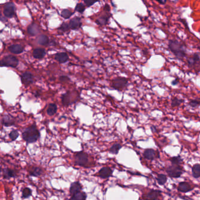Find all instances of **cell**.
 Masks as SVG:
<instances>
[{"label":"cell","mask_w":200,"mask_h":200,"mask_svg":"<svg viewBox=\"0 0 200 200\" xmlns=\"http://www.w3.org/2000/svg\"><path fill=\"white\" fill-rule=\"evenodd\" d=\"M168 48L179 60H183L187 56V47L184 42L175 39L170 40L168 43Z\"/></svg>","instance_id":"1"},{"label":"cell","mask_w":200,"mask_h":200,"mask_svg":"<svg viewBox=\"0 0 200 200\" xmlns=\"http://www.w3.org/2000/svg\"><path fill=\"white\" fill-rule=\"evenodd\" d=\"M22 137L27 143H33L40 139V132L35 125H32L24 130Z\"/></svg>","instance_id":"2"},{"label":"cell","mask_w":200,"mask_h":200,"mask_svg":"<svg viewBox=\"0 0 200 200\" xmlns=\"http://www.w3.org/2000/svg\"><path fill=\"white\" fill-rule=\"evenodd\" d=\"M61 99L62 104L65 106H68L78 101L79 95L76 90L68 91L62 95Z\"/></svg>","instance_id":"3"},{"label":"cell","mask_w":200,"mask_h":200,"mask_svg":"<svg viewBox=\"0 0 200 200\" xmlns=\"http://www.w3.org/2000/svg\"><path fill=\"white\" fill-rule=\"evenodd\" d=\"M168 176L172 178H179L183 173V170L180 165H173L169 166L166 169Z\"/></svg>","instance_id":"4"},{"label":"cell","mask_w":200,"mask_h":200,"mask_svg":"<svg viewBox=\"0 0 200 200\" xmlns=\"http://www.w3.org/2000/svg\"><path fill=\"white\" fill-rule=\"evenodd\" d=\"M19 63L18 60L12 55H8L1 60L0 64L1 66H7V67H12L15 68L18 66Z\"/></svg>","instance_id":"5"},{"label":"cell","mask_w":200,"mask_h":200,"mask_svg":"<svg viewBox=\"0 0 200 200\" xmlns=\"http://www.w3.org/2000/svg\"><path fill=\"white\" fill-rule=\"evenodd\" d=\"M74 159L75 164L79 166H85L88 162L89 156L86 153L80 151L75 154Z\"/></svg>","instance_id":"6"},{"label":"cell","mask_w":200,"mask_h":200,"mask_svg":"<svg viewBox=\"0 0 200 200\" xmlns=\"http://www.w3.org/2000/svg\"><path fill=\"white\" fill-rule=\"evenodd\" d=\"M128 85V79L126 78L119 77L112 80L111 86L115 89L119 90H124Z\"/></svg>","instance_id":"7"},{"label":"cell","mask_w":200,"mask_h":200,"mask_svg":"<svg viewBox=\"0 0 200 200\" xmlns=\"http://www.w3.org/2000/svg\"><path fill=\"white\" fill-rule=\"evenodd\" d=\"M15 12V6L12 2H8L4 6L3 13L5 17L7 18H12Z\"/></svg>","instance_id":"8"},{"label":"cell","mask_w":200,"mask_h":200,"mask_svg":"<svg viewBox=\"0 0 200 200\" xmlns=\"http://www.w3.org/2000/svg\"><path fill=\"white\" fill-rule=\"evenodd\" d=\"M187 63L188 66L190 68L195 67L198 63L200 65V54L198 53H195L193 55L187 58Z\"/></svg>","instance_id":"9"},{"label":"cell","mask_w":200,"mask_h":200,"mask_svg":"<svg viewBox=\"0 0 200 200\" xmlns=\"http://www.w3.org/2000/svg\"><path fill=\"white\" fill-rule=\"evenodd\" d=\"M22 83L25 86H28L34 82L33 75L30 72H25L21 75Z\"/></svg>","instance_id":"10"},{"label":"cell","mask_w":200,"mask_h":200,"mask_svg":"<svg viewBox=\"0 0 200 200\" xmlns=\"http://www.w3.org/2000/svg\"><path fill=\"white\" fill-rule=\"evenodd\" d=\"M161 192L159 190H151L144 197V200H157L161 195Z\"/></svg>","instance_id":"11"},{"label":"cell","mask_w":200,"mask_h":200,"mask_svg":"<svg viewBox=\"0 0 200 200\" xmlns=\"http://www.w3.org/2000/svg\"><path fill=\"white\" fill-rule=\"evenodd\" d=\"M113 174L112 170L109 167H104L99 171V176L102 179H107L112 176Z\"/></svg>","instance_id":"12"},{"label":"cell","mask_w":200,"mask_h":200,"mask_svg":"<svg viewBox=\"0 0 200 200\" xmlns=\"http://www.w3.org/2000/svg\"><path fill=\"white\" fill-rule=\"evenodd\" d=\"M82 190V185L79 182L76 181L74 182L71 184L70 188H69V192L71 196H73L78 193H79Z\"/></svg>","instance_id":"13"},{"label":"cell","mask_w":200,"mask_h":200,"mask_svg":"<svg viewBox=\"0 0 200 200\" xmlns=\"http://www.w3.org/2000/svg\"><path fill=\"white\" fill-rule=\"evenodd\" d=\"M193 188H194L191 187V186L187 182H181L177 187L178 190L181 193H188L192 191Z\"/></svg>","instance_id":"14"},{"label":"cell","mask_w":200,"mask_h":200,"mask_svg":"<svg viewBox=\"0 0 200 200\" xmlns=\"http://www.w3.org/2000/svg\"><path fill=\"white\" fill-rule=\"evenodd\" d=\"M27 31H28V33L29 35L32 36H35V35H37L38 33H40V29L39 26L37 24L35 23H32L29 25V26L28 27Z\"/></svg>","instance_id":"15"},{"label":"cell","mask_w":200,"mask_h":200,"mask_svg":"<svg viewBox=\"0 0 200 200\" xmlns=\"http://www.w3.org/2000/svg\"><path fill=\"white\" fill-rule=\"evenodd\" d=\"M156 154L157 152L154 150L152 149H148L144 151L143 156L147 160H154L156 157Z\"/></svg>","instance_id":"16"},{"label":"cell","mask_w":200,"mask_h":200,"mask_svg":"<svg viewBox=\"0 0 200 200\" xmlns=\"http://www.w3.org/2000/svg\"><path fill=\"white\" fill-rule=\"evenodd\" d=\"M3 177L5 179H10L11 178L15 177L17 175L16 171L14 170H12L8 168H4L2 171Z\"/></svg>","instance_id":"17"},{"label":"cell","mask_w":200,"mask_h":200,"mask_svg":"<svg viewBox=\"0 0 200 200\" xmlns=\"http://www.w3.org/2000/svg\"><path fill=\"white\" fill-rule=\"evenodd\" d=\"M69 25H70L71 28L72 29H78L82 25L81 18L78 17H76L72 18L71 20L70 21Z\"/></svg>","instance_id":"18"},{"label":"cell","mask_w":200,"mask_h":200,"mask_svg":"<svg viewBox=\"0 0 200 200\" xmlns=\"http://www.w3.org/2000/svg\"><path fill=\"white\" fill-rule=\"evenodd\" d=\"M2 124L7 127L12 126L15 124V120L10 115H5L2 119Z\"/></svg>","instance_id":"19"},{"label":"cell","mask_w":200,"mask_h":200,"mask_svg":"<svg viewBox=\"0 0 200 200\" xmlns=\"http://www.w3.org/2000/svg\"><path fill=\"white\" fill-rule=\"evenodd\" d=\"M8 49L12 54H21L24 51V48L22 46H21L20 45L15 44V45H11L9 47Z\"/></svg>","instance_id":"20"},{"label":"cell","mask_w":200,"mask_h":200,"mask_svg":"<svg viewBox=\"0 0 200 200\" xmlns=\"http://www.w3.org/2000/svg\"><path fill=\"white\" fill-rule=\"evenodd\" d=\"M45 51L43 48H37L33 51V57L36 59H42L45 55Z\"/></svg>","instance_id":"21"},{"label":"cell","mask_w":200,"mask_h":200,"mask_svg":"<svg viewBox=\"0 0 200 200\" xmlns=\"http://www.w3.org/2000/svg\"><path fill=\"white\" fill-rule=\"evenodd\" d=\"M55 59L60 63H65L68 60L69 57L66 53L62 52L57 54L55 56Z\"/></svg>","instance_id":"22"},{"label":"cell","mask_w":200,"mask_h":200,"mask_svg":"<svg viewBox=\"0 0 200 200\" xmlns=\"http://www.w3.org/2000/svg\"><path fill=\"white\" fill-rule=\"evenodd\" d=\"M29 175L33 177H38L42 173V168L39 167H33L29 171Z\"/></svg>","instance_id":"23"},{"label":"cell","mask_w":200,"mask_h":200,"mask_svg":"<svg viewBox=\"0 0 200 200\" xmlns=\"http://www.w3.org/2000/svg\"><path fill=\"white\" fill-rule=\"evenodd\" d=\"M192 175L194 178L199 179L200 177V164H196L192 167Z\"/></svg>","instance_id":"24"},{"label":"cell","mask_w":200,"mask_h":200,"mask_svg":"<svg viewBox=\"0 0 200 200\" xmlns=\"http://www.w3.org/2000/svg\"><path fill=\"white\" fill-rule=\"evenodd\" d=\"M87 198V195L85 192H79L73 196L69 200H86Z\"/></svg>","instance_id":"25"},{"label":"cell","mask_w":200,"mask_h":200,"mask_svg":"<svg viewBox=\"0 0 200 200\" xmlns=\"http://www.w3.org/2000/svg\"><path fill=\"white\" fill-rule=\"evenodd\" d=\"M37 42L42 46L47 45L49 43V38L45 35H41L37 38Z\"/></svg>","instance_id":"26"},{"label":"cell","mask_w":200,"mask_h":200,"mask_svg":"<svg viewBox=\"0 0 200 200\" xmlns=\"http://www.w3.org/2000/svg\"><path fill=\"white\" fill-rule=\"evenodd\" d=\"M121 145L119 143H115L113 144L111 147L109 149V151L110 153L113 154H118L119 153V151L121 148Z\"/></svg>","instance_id":"27"},{"label":"cell","mask_w":200,"mask_h":200,"mask_svg":"<svg viewBox=\"0 0 200 200\" xmlns=\"http://www.w3.org/2000/svg\"><path fill=\"white\" fill-rule=\"evenodd\" d=\"M57 106L54 103H51L47 109V114L49 116L54 115L57 112Z\"/></svg>","instance_id":"28"},{"label":"cell","mask_w":200,"mask_h":200,"mask_svg":"<svg viewBox=\"0 0 200 200\" xmlns=\"http://www.w3.org/2000/svg\"><path fill=\"white\" fill-rule=\"evenodd\" d=\"M183 101H184V100H182V99H179L177 97H174L171 99V106L173 108L179 107Z\"/></svg>","instance_id":"29"},{"label":"cell","mask_w":200,"mask_h":200,"mask_svg":"<svg viewBox=\"0 0 200 200\" xmlns=\"http://www.w3.org/2000/svg\"><path fill=\"white\" fill-rule=\"evenodd\" d=\"M157 182L159 183V184L163 185L167 182V177L165 174H158V176L157 177Z\"/></svg>","instance_id":"30"},{"label":"cell","mask_w":200,"mask_h":200,"mask_svg":"<svg viewBox=\"0 0 200 200\" xmlns=\"http://www.w3.org/2000/svg\"><path fill=\"white\" fill-rule=\"evenodd\" d=\"M109 15H107V14L104 15H101V17H100L97 21L96 22H98V24H100V25H105L107 24V21H108V20L109 18Z\"/></svg>","instance_id":"31"},{"label":"cell","mask_w":200,"mask_h":200,"mask_svg":"<svg viewBox=\"0 0 200 200\" xmlns=\"http://www.w3.org/2000/svg\"><path fill=\"white\" fill-rule=\"evenodd\" d=\"M32 194V190L28 187L24 188L22 191V196L24 199H27Z\"/></svg>","instance_id":"32"},{"label":"cell","mask_w":200,"mask_h":200,"mask_svg":"<svg viewBox=\"0 0 200 200\" xmlns=\"http://www.w3.org/2000/svg\"><path fill=\"white\" fill-rule=\"evenodd\" d=\"M73 13L72 12H71L68 9H65L63 10L62 12H61V16L65 18V19H68L72 15Z\"/></svg>","instance_id":"33"},{"label":"cell","mask_w":200,"mask_h":200,"mask_svg":"<svg viewBox=\"0 0 200 200\" xmlns=\"http://www.w3.org/2000/svg\"><path fill=\"white\" fill-rule=\"evenodd\" d=\"M18 136H19V133L16 130H12L9 134V137L12 141H15L17 140Z\"/></svg>","instance_id":"34"},{"label":"cell","mask_w":200,"mask_h":200,"mask_svg":"<svg viewBox=\"0 0 200 200\" xmlns=\"http://www.w3.org/2000/svg\"><path fill=\"white\" fill-rule=\"evenodd\" d=\"M170 161L173 165H179L181 162H182V159L180 156L173 157L170 159Z\"/></svg>","instance_id":"35"},{"label":"cell","mask_w":200,"mask_h":200,"mask_svg":"<svg viewBox=\"0 0 200 200\" xmlns=\"http://www.w3.org/2000/svg\"><path fill=\"white\" fill-rule=\"evenodd\" d=\"M85 10V6L84 4L82 3H78L77 4L76 7H75V11L80 12V13H83Z\"/></svg>","instance_id":"36"},{"label":"cell","mask_w":200,"mask_h":200,"mask_svg":"<svg viewBox=\"0 0 200 200\" xmlns=\"http://www.w3.org/2000/svg\"><path fill=\"white\" fill-rule=\"evenodd\" d=\"M188 105L190 106L191 107H193V108L197 107L198 106H199L200 105V101L199 100H196V99L191 100L188 103Z\"/></svg>","instance_id":"37"},{"label":"cell","mask_w":200,"mask_h":200,"mask_svg":"<svg viewBox=\"0 0 200 200\" xmlns=\"http://www.w3.org/2000/svg\"><path fill=\"white\" fill-rule=\"evenodd\" d=\"M70 28H71L70 25L68 24H67L66 22H63L61 25L60 27L59 28V29L61 31H62V32H65V31H68Z\"/></svg>","instance_id":"38"},{"label":"cell","mask_w":200,"mask_h":200,"mask_svg":"<svg viewBox=\"0 0 200 200\" xmlns=\"http://www.w3.org/2000/svg\"><path fill=\"white\" fill-rule=\"evenodd\" d=\"M84 2H85V4L86 5V6H88V7H90V6H92L93 4H95V2H96V1H90V0H89V1H85Z\"/></svg>","instance_id":"39"},{"label":"cell","mask_w":200,"mask_h":200,"mask_svg":"<svg viewBox=\"0 0 200 200\" xmlns=\"http://www.w3.org/2000/svg\"><path fill=\"white\" fill-rule=\"evenodd\" d=\"M179 82H180L179 79V78H176L174 80H173L171 82V85L173 86H176V85H178L179 83Z\"/></svg>","instance_id":"40"},{"label":"cell","mask_w":200,"mask_h":200,"mask_svg":"<svg viewBox=\"0 0 200 200\" xmlns=\"http://www.w3.org/2000/svg\"><path fill=\"white\" fill-rule=\"evenodd\" d=\"M60 81H66V80H69V78L67 77V76H62L60 77Z\"/></svg>","instance_id":"41"},{"label":"cell","mask_w":200,"mask_h":200,"mask_svg":"<svg viewBox=\"0 0 200 200\" xmlns=\"http://www.w3.org/2000/svg\"><path fill=\"white\" fill-rule=\"evenodd\" d=\"M157 2L160 4H162V5H165V3L167 2V1L166 0H164V1H157Z\"/></svg>","instance_id":"42"},{"label":"cell","mask_w":200,"mask_h":200,"mask_svg":"<svg viewBox=\"0 0 200 200\" xmlns=\"http://www.w3.org/2000/svg\"><path fill=\"white\" fill-rule=\"evenodd\" d=\"M104 10L108 11H110V7L107 4H106V5L104 6Z\"/></svg>","instance_id":"43"},{"label":"cell","mask_w":200,"mask_h":200,"mask_svg":"<svg viewBox=\"0 0 200 200\" xmlns=\"http://www.w3.org/2000/svg\"><path fill=\"white\" fill-rule=\"evenodd\" d=\"M151 130H152V131H153V132H156V129L154 127V126H151Z\"/></svg>","instance_id":"44"}]
</instances>
